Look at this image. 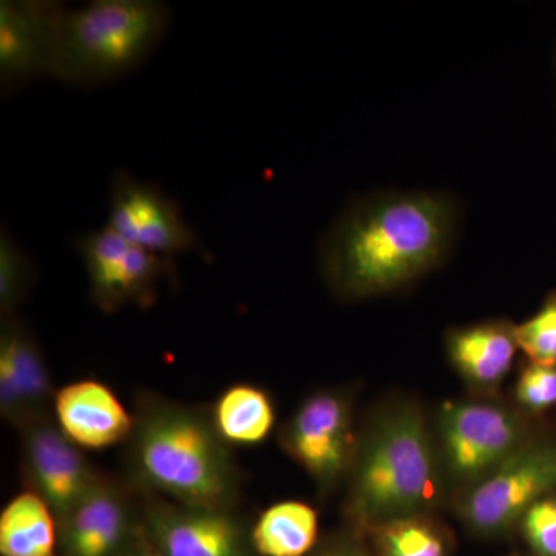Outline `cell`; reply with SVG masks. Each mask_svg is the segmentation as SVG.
I'll return each mask as SVG.
<instances>
[{
	"mask_svg": "<svg viewBox=\"0 0 556 556\" xmlns=\"http://www.w3.org/2000/svg\"><path fill=\"white\" fill-rule=\"evenodd\" d=\"M54 420L80 448L101 450L129 441L134 416L109 387L79 380L56 391Z\"/></svg>",
	"mask_w": 556,
	"mask_h": 556,
	"instance_id": "cell-15",
	"label": "cell"
},
{
	"mask_svg": "<svg viewBox=\"0 0 556 556\" xmlns=\"http://www.w3.org/2000/svg\"><path fill=\"white\" fill-rule=\"evenodd\" d=\"M517 397L522 407L541 412L556 404V368L530 365L519 378Z\"/></svg>",
	"mask_w": 556,
	"mask_h": 556,
	"instance_id": "cell-24",
	"label": "cell"
},
{
	"mask_svg": "<svg viewBox=\"0 0 556 556\" xmlns=\"http://www.w3.org/2000/svg\"><path fill=\"white\" fill-rule=\"evenodd\" d=\"M434 464L426 424L415 408L380 420L358 456L351 503L372 525L415 517L434 495Z\"/></svg>",
	"mask_w": 556,
	"mask_h": 556,
	"instance_id": "cell-4",
	"label": "cell"
},
{
	"mask_svg": "<svg viewBox=\"0 0 556 556\" xmlns=\"http://www.w3.org/2000/svg\"><path fill=\"white\" fill-rule=\"evenodd\" d=\"M124 556H160L156 554L155 551H153L152 547L149 546L148 543H146L144 538H142V541H139L137 546H134L130 548L129 552H127Z\"/></svg>",
	"mask_w": 556,
	"mask_h": 556,
	"instance_id": "cell-25",
	"label": "cell"
},
{
	"mask_svg": "<svg viewBox=\"0 0 556 556\" xmlns=\"http://www.w3.org/2000/svg\"><path fill=\"white\" fill-rule=\"evenodd\" d=\"M20 431L28 492L46 501L60 521L100 481V473L50 416L31 420Z\"/></svg>",
	"mask_w": 556,
	"mask_h": 556,
	"instance_id": "cell-9",
	"label": "cell"
},
{
	"mask_svg": "<svg viewBox=\"0 0 556 556\" xmlns=\"http://www.w3.org/2000/svg\"><path fill=\"white\" fill-rule=\"evenodd\" d=\"M379 544L383 556H444V541L433 526L415 517L393 519L379 525Z\"/></svg>",
	"mask_w": 556,
	"mask_h": 556,
	"instance_id": "cell-21",
	"label": "cell"
},
{
	"mask_svg": "<svg viewBox=\"0 0 556 556\" xmlns=\"http://www.w3.org/2000/svg\"><path fill=\"white\" fill-rule=\"evenodd\" d=\"M36 278L35 263L5 228L0 230V314L16 316Z\"/></svg>",
	"mask_w": 556,
	"mask_h": 556,
	"instance_id": "cell-20",
	"label": "cell"
},
{
	"mask_svg": "<svg viewBox=\"0 0 556 556\" xmlns=\"http://www.w3.org/2000/svg\"><path fill=\"white\" fill-rule=\"evenodd\" d=\"M170 24L172 11L159 0L64 5L54 31L50 76L73 87L123 78L152 56Z\"/></svg>",
	"mask_w": 556,
	"mask_h": 556,
	"instance_id": "cell-3",
	"label": "cell"
},
{
	"mask_svg": "<svg viewBox=\"0 0 556 556\" xmlns=\"http://www.w3.org/2000/svg\"><path fill=\"white\" fill-rule=\"evenodd\" d=\"M441 431L448 466L466 481L493 473L522 448L518 417L493 405H450Z\"/></svg>",
	"mask_w": 556,
	"mask_h": 556,
	"instance_id": "cell-10",
	"label": "cell"
},
{
	"mask_svg": "<svg viewBox=\"0 0 556 556\" xmlns=\"http://www.w3.org/2000/svg\"><path fill=\"white\" fill-rule=\"evenodd\" d=\"M60 556H124L137 546L141 511L126 489L102 478L58 521Z\"/></svg>",
	"mask_w": 556,
	"mask_h": 556,
	"instance_id": "cell-11",
	"label": "cell"
},
{
	"mask_svg": "<svg viewBox=\"0 0 556 556\" xmlns=\"http://www.w3.org/2000/svg\"><path fill=\"white\" fill-rule=\"evenodd\" d=\"M141 532L160 556H255L239 519L228 508L189 507L150 497Z\"/></svg>",
	"mask_w": 556,
	"mask_h": 556,
	"instance_id": "cell-7",
	"label": "cell"
},
{
	"mask_svg": "<svg viewBox=\"0 0 556 556\" xmlns=\"http://www.w3.org/2000/svg\"><path fill=\"white\" fill-rule=\"evenodd\" d=\"M108 226L135 247L164 258L201 247L177 201L126 170L115 172L110 181Z\"/></svg>",
	"mask_w": 556,
	"mask_h": 556,
	"instance_id": "cell-6",
	"label": "cell"
},
{
	"mask_svg": "<svg viewBox=\"0 0 556 556\" xmlns=\"http://www.w3.org/2000/svg\"><path fill=\"white\" fill-rule=\"evenodd\" d=\"M457 207L430 192L357 201L320 241L321 268L342 298L383 294L437 268L455 241Z\"/></svg>",
	"mask_w": 556,
	"mask_h": 556,
	"instance_id": "cell-1",
	"label": "cell"
},
{
	"mask_svg": "<svg viewBox=\"0 0 556 556\" xmlns=\"http://www.w3.org/2000/svg\"><path fill=\"white\" fill-rule=\"evenodd\" d=\"M58 519L46 501L24 492L0 515V555L60 556Z\"/></svg>",
	"mask_w": 556,
	"mask_h": 556,
	"instance_id": "cell-17",
	"label": "cell"
},
{
	"mask_svg": "<svg viewBox=\"0 0 556 556\" xmlns=\"http://www.w3.org/2000/svg\"><path fill=\"white\" fill-rule=\"evenodd\" d=\"M317 514L298 501L268 508L251 533L252 546L260 556H303L317 541Z\"/></svg>",
	"mask_w": 556,
	"mask_h": 556,
	"instance_id": "cell-18",
	"label": "cell"
},
{
	"mask_svg": "<svg viewBox=\"0 0 556 556\" xmlns=\"http://www.w3.org/2000/svg\"><path fill=\"white\" fill-rule=\"evenodd\" d=\"M54 391L38 339L16 316L0 325V415L17 430L50 416Z\"/></svg>",
	"mask_w": 556,
	"mask_h": 556,
	"instance_id": "cell-13",
	"label": "cell"
},
{
	"mask_svg": "<svg viewBox=\"0 0 556 556\" xmlns=\"http://www.w3.org/2000/svg\"><path fill=\"white\" fill-rule=\"evenodd\" d=\"M515 336L532 365L556 368V295L535 317L515 328Z\"/></svg>",
	"mask_w": 556,
	"mask_h": 556,
	"instance_id": "cell-22",
	"label": "cell"
},
{
	"mask_svg": "<svg viewBox=\"0 0 556 556\" xmlns=\"http://www.w3.org/2000/svg\"><path fill=\"white\" fill-rule=\"evenodd\" d=\"M211 419L229 445H255L273 430L274 408L265 391L236 386L217 399Z\"/></svg>",
	"mask_w": 556,
	"mask_h": 556,
	"instance_id": "cell-19",
	"label": "cell"
},
{
	"mask_svg": "<svg viewBox=\"0 0 556 556\" xmlns=\"http://www.w3.org/2000/svg\"><path fill=\"white\" fill-rule=\"evenodd\" d=\"M283 442L289 455L320 484L338 481L353 456L346 402L334 393L314 394L289 420Z\"/></svg>",
	"mask_w": 556,
	"mask_h": 556,
	"instance_id": "cell-12",
	"label": "cell"
},
{
	"mask_svg": "<svg viewBox=\"0 0 556 556\" xmlns=\"http://www.w3.org/2000/svg\"><path fill=\"white\" fill-rule=\"evenodd\" d=\"M130 470L146 492L189 507L232 508L239 471L211 416L156 396L138 402Z\"/></svg>",
	"mask_w": 556,
	"mask_h": 556,
	"instance_id": "cell-2",
	"label": "cell"
},
{
	"mask_svg": "<svg viewBox=\"0 0 556 556\" xmlns=\"http://www.w3.org/2000/svg\"><path fill=\"white\" fill-rule=\"evenodd\" d=\"M530 546L541 556H556V497H543L525 515Z\"/></svg>",
	"mask_w": 556,
	"mask_h": 556,
	"instance_id": "cell-23",
	"label": "cell"
},
{
	"mask_svg": "<svg viewBox=\"0 0 556 556\" xmlns=\"http://www.w3.org/2000/svg\"><path fill=\"white\" fill-rule=\"evenodd\" d=\"M64 3L47 0L0 2V86L11 91L50 76L54 31Z\"/></svg>",
	"mask_w": 556,
	"mask_h": 556,
	"instance_id": "cell-14",
	"label": "cell"
},
{
	"mask_svg": "<svg viewBox=\"0 0 556 556\" xmlns=\"http://www.w3.org/2000/svg\"><path fill=\"white\" fill-rule=\"evenodd\" d=\"M556 485V444L519 448L464 501V517L479 532H497L526 515Z\"/></svg>",
	"mask_w": 556,
	"mask_h": 556,
	"instance_id": "cell-8",
	"label": "cell"
},
{
	"mask_svg": "<svg viewBox=\"0 0 556 556\" xmlns=\"http://www.w3.org/2000/svg\"><path fill=\"white\" fill-rule=\"evenodd\" d=\"M518 348L515 327L504 321L459 329L448 339L453 364L479 386H493L506 378Z\"/></svg>",
	"mask_w": 556,
	"mask_h": 556,
	"instance_id": "cell-16",
	"label": "cell"
},
{
	"mask_svg": "<svg viewBox=\"0 0 556 556\" xmlns=\"http://www.w3.org/2000/svg\"><path fill=\"white\" fill-rule=\"evenodd\" d=\"M75 247L86 265L91 300L104 313L152 305L160 281L174 270V260L135 247L109 226L83 233Z\"/></svg>",
	"mask_w": 556,
	"mask_h": 556,
	"instance_id": "cell-5",
	"label": "cell"
}]
</instances>
